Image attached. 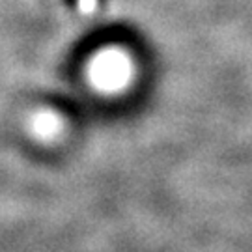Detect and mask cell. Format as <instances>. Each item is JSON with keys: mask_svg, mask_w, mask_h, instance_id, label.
<instances>
[{"mask_svg": "<svg viewBox=\"0 0 252 252\" xmlns=\"http://www.w3.org/2000/svg\"><path fill=\"white\" fill-rule=\"evenodd\" d=\"M79 4H81V9L84 13H90L95 9V4H97V0H79Z\"/></svg>", "mask_w": 252, "mask_h": 252, "instance_id": "obj_1", "label": "cell"}]
</instances>
